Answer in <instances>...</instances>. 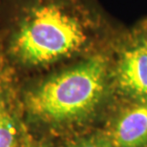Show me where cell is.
I'll list each match as a JSON object with an SVG mask.
<instances>
[{
	"label": "cell",
	"instance_id": "1",
	"mask_svg": "<svg viewBox=\"0 0 147 147\" xmlns=\"http://www.w3.org/2000/svg\"><path fill=\"white\" fill-rule=\"evenodd\" d=\"M98 29L83 0H4L0 48L16 81L87 57Z\"/></svg>",
	"mask_w": 147,
	"mask_h": 147
},
{
	"label": "cell",
	"instance_id": "2",
	"mask_svg": "<svg viewBox=\"0 0 147 147\" xmlns=\"http://www.w3.org/2000/svg\"><path fill=\"white\" fill-rule=\"evenodd\" d=\"M106 87L107 63L98 54L16 81L29 134L53 142L60 138V142L82 134L98 113Z\"/></svg>",
	"mask_w": 147,
	"mask_h": 147
},
{
	"label": "cell",
	"instance_id": "3",
	"mask_svg": "<svg viewBox=\"0 0 147 147\" xmlns=\"http://www.w3.org/2000/svg\"><path fill=\"white\" fill-rule=\"evenodd\" d=\"M29 136L17 98L16 81L10 76L0 84V147H19Z\"/></svg>",
	"mask_w": 147,
	"mask_h": 147
},
{
	"label": "cell",
	"instance_id": "4",
	"mask_svg": "<svg viewBox=\"0 0 147 147\" xmlns=\"http://www.w3.org/2000/svg\"><path fill=\"white\" fill-rule=\"evenodd\" d=\"M109 136L116 147H147V102L123 112Z\"/></svg>",
	"mask_w": 147,
	"mask_h": 147
},
{
	"label": "cell",
	"instance_id": "5",
	"mask_svg": "<svg viewBox=\"0 0 147 147\" xmlns=\"http://www.w3.org/2000/svg\"><path fill=\"white\" fill-rule=\"evenodd\" d=\"M120 85L128 92L147 96V49L125 53L119 69Z\"/></svg>",
	"mask_w": 147,
	"mask_h": 147
},
{
	"label": "cell",
	"instance_id": "6",
	"mask_svg": "<svg viewBox=\"0 0 147 147\" xmlns=\"http://www.w3.org/2000/svg\"><path fill=\"white\" fill-rule=\"evenodd\" d=\"M60 147H116L106 134L89 131L76 135L59 143Z\"/></svg>",
	"mask_w": 147,
	"mask_h": 147
},
{
	"label": "cell",
	"instance_id": "7",
	"mask_svg": "<svg viewBox=\"0 0 147 147\" xmlns=\"http://www.w3.org/2000/svg\"><path fill=\"white\" fill-rule=\"evenodd\" d=\"M19 147H60L59 143H55V142L44 139L29 136L27 140L22 143Z\"/></svg>",
	"mask_w": 147,
	"mask_h": 147
},
{
	"label": "cell",
	"instance_id": "8",
	"mask_svg": "<svg viewBox=\"0 0 147 147\" xmlns=\"http://www.w3.org/2000/svg\"><path fill=\"white\" fill-rule=\"evenodd\" d=\"M10 76H11L9 74L7 68H6L5 61H4V58H3V55L1 52V48H0V84H1L3 81H5L8 78H10Z\"/></svg>",
	"mask_w": 147,
	"mask_h": 147
},
{
	"label": "cell",
	"instance_id": "9",
	"mask_svg": "<svg viewBox=\"0 0 147 147\" xmlns=\"http://www.w3.org/2000/svg\"><path fill=\"white\" fill-rule=\"evenodd\" d=\"M3 1H4V0H0V3H1V2H3Z\"/></svg>",
	"mask_w": 147,
	"mask_h": 147
}]
</instances>
